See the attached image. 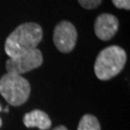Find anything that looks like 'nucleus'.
<instances>
[{
  "mask_svg": "<svg viewBox=\"0 0 130 130\" xmlns=\"http://www.w3.org/2000/svg\"><path fill=\"white\" fill-rule=\"evenodd\" d=\"M42 40V29L35 22L19 25L9 35L5 42V52L10 58L37 48Z\"/></svg>",
  "mask_w": 130,
  "mask_h": 130,
  "instance_id": "f257e3e1",
  "label": "nucleus"
},
{
  "mask_svg": "<svg viewBox=\"0 0 130 130\" xmlns=\"http://www.w3.org/2000/svg\"><path fill=\"white\" fill-rule=\"evenodd\" d=\"M127 56L123 48L111 45L104 48L98 55L94 63V73L99 80L115 77L124 68Z\"/></svg>",
  "mask_w": 130,
  "mask_h": 130,
  "instance_id": "f03ea898",
  "label": "nucleus"
},
{
  "mask_svg": "<svg viewBox=\"0 0 130 130\" xmlns=\"http://www.w3.org/2000/svg\"><path fill=\"white\" fill-rule=\"evenodd\" d=\"M30 92V84L21 75L6 73L0 78V93L13 106H19L26 102Z\"/></svg>",
  "mask_w": 130,
  "mask_h": 130,
  "instance_id": "7ed1b4c3",
  "label": "nucleus"
},
{
  "mask_svg": "<svg viewBox=\"0 0 130 130\" xmlns=\"http://www.w3.org/2000/svg\"><path fill=\"white\" fill-rule=\"evenodd\" d=\"M42 62L43 58L42 52L38 48H35L17 57L10 58L6 62L7 73L21 75L39 68L42 66Z\"/></svg>",
  "mask_w": 130,
  "mask_h": 130,
  "instance_id": "20e7f679",
  "label": "nucleus"
},
{
  "mask_svg": "<svg viewBox=\"0 0 130 130\" xmlns=\"http://www.w3.org/2000/svg\"><path fill=\"white\" fill-rule=\"evenodd\" d=\"M77 41V31L73 24L63 20L55 26L53 42L56 48L62 53H70L74 49Z\"/></svg>",
  "mask_w": 130,
  "mask_h": 130,
  "instance_id": "39448f33",
  "label": "nucleus"
},
{
  "mask_svg": "<svg viewBox=\"0 0 130 130\" xmlns=\"http://www.w3.org/2000/svg\"><path fill=\"white\" fill-rule=\"evenodd\" d=\"M119 19L111 14H99L94 21V34L101 41H109L119 30Z\"/></svg>",
  "mask_w": 130,
  "mask_h": 130,
  "instance_id": "423d86ee",
  "label": "nucleus"
},
{
  "mask_svg": "<svg viewBox=\"0 0 130 130\" xmlns=\"http://www.w3.org/2000/svg\"><path fill=\"white\" fill-rule=\"evenodd\" d=\"M23 122L26 127H37L41 130H47L51 126V120L46 113L42 110H33L25 114Z\"/></svg>",
  "mask_w": 130,
  "mask_h": 130,
  "instance_id": "0eeeda50",
  "label": "nucleus"
},
{
  "mask_svg": "<svg viewBox=\"0 0 130 130\" xmlns=\"http://www.w3.org/2000/svg\"><path fill=\"white\" fill-rule=\"evenodd\" d=\"M77 130H100V124L95 117L88 114L80 120Z\"/></svg>",
  "mask_w": 130,
  "mask_h": 130,
  "instance_id": "6e6552de",
  "label": "nucleus"
},
{
  "mask_svg": "<svg viewBox=\"0 0 130 130\" xmlns=\"http://www.w3.org/2000/svg\"><path fill=\"white\" fill-rule=\"evenodd\" d=\"M102 0H78V3L83 8L88 10L95 9L101 4Z\"/></svg>",
  "mask_w": 130,
  "mask_h": 130,
  "instance_id": "1a4fd4ad",
  "label": "nucleus"
},
{
  "mask_svg": "<svg viewBox=\"0 0 130 130\" xmlns=\"http://www.w3.org/2000/svg\"><path fill=\"white\" fill-rule=\"evenodd\" d=\"M112 2L118 9L130 10V0H112Z\"/></svg>",
  "mask_w": 130,
  "mask_h": 130,
  "instance_id": "9d476101",
  "label": "nucleus"
},
{
  "mask_svg": "<svg viewBox=\"0 0 130 130\" xmlns=\"http://www.w3.org/2000/svg\"><path fill=\"white\" fill-rule=\"evenodd\" d=\"M53 130H68V128L65 127L64 125H60V126H57V127L54 128Z\"/></svg>",
  "mask_w": 130,
  "mask_h": 130,
  "instance_id": "9b49d317",
  "label": "nucleus"
},
{
  "mask_svg": "<svg viewBox=\"0 0 130 130\" xmlns=\"http://www.w3.org/2000/svg\"><path fill=\"white\" fill-rule=\"evenodd\" d=\"M2 126V120H1V118H0V127Z\"/></svg>",
  "mask_w": 130,
  "mask_h": 130,
  "instance_id": "f8f14e48",
  "label": "nucleus"
},
{
  "mask_svg": "<svg viewBox=\"0 0 130 130\" xmlns=\"http://www.w3.org/2000/svg\"><path fill=\"white\" fill-rule=\"evenodd\" d=\"M0 111H1V108H0Z\"/></svg>",
  "mask_w": 130,
  "mask_h": 130,
  "instance_id": "ddd939ff",
  "label": "nucleus"
}]
</instances>
